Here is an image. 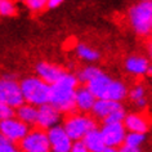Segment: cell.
<instances>
[{
    "mask_svg": "<svg viewBox=\"0 0 152 152\" xmlns=\"http://www.w3.org/2000/svg\"><path fill=\"white\" fill-rule=\"evenodd\" d=\"M125 116H126V111H125V108H120L117 110V111L112 112L110 116H107L104 120H102V123L103 124H110V123H124L125 120Z\"/></svg>",
    "mask_w": 152,
    "mask_h": 152,
    "instance_id": "cell-25",
    "label": "cell"
},
{
    "mask_svg": "<svg viewBox=\"0 0 152 152\" xmlns=\"http://www.w3.org/2000/svg\"><path fill=\"white\" fill-rule=\"evenodd\" d=\"M36 74L45 83H48L49 85H53L66 74V71L57 64L49 62H39L36 64Z\"/></svg>",
    "mask_w": 152,
    "mask_h": 152,
    "instance_id": "cell-11",
    "label": "cell"
},
{
    "mask_svg": "<svg viewBox=\"0 0 152 152\" xmlns=\"http://www.w3.org/2000/svg\"><path fill=\"white\" fill-rule=\"evenodd\" d=\"M71 152H90L88 150V147L85 146V143L83 140H75L74 144H72Z\"/></svg>",
    "mask_w": 152,
    "mask_h": 152,
    "instance_id": "cell-29",
    "label": "cell"
},
{
    "mask_svg": "<svg viewBox=\"0 0 152 152\" xmlns=\"http://www.w3.org/2000/svg\"><path fill=\"white\" fill-rule=\"evenodd\" d=\"M129 99L134 103L135 107L138 108H144L147 106V97H146V88L140 84L134 85L129 90L128 94Z\"/></svg>",
    "mask_w": 152,
    "mask_h": 152,
    "instance_id": "cell-20",
    "label": "cell"
},
{
    "mask_svg": "<svg viewBox=\"0 0 152 152\" xmlns=\"http://www.w3.org/2000/svg\"><path fill=\"white\" fill-rule=\"evenodd\" d=\"M16 116V108H13L12 106L0 102V121L10 119V117Z\"/></svg>",
    "mask_w": 152,
    "mask_h": 152,
    "instance_id": "cell-27",
    "label": "cell"
},
{
    "mask_svg": "<svg viewBox=\"0 0 152 152\" xmlns=\"http://www.w3.org/2000/svg\"><path fill=\"white\" fill-rule=\"evenodd\" d=\"M16 14V5L13 0H0V16L12 17Z\"/></svg>",
    "mask_w": 152,
    "mask_h": 152,
    "instance_id": "cell-24",
    "label": "cell"
},
{
    "mask_svg": "<svg viewBox=\"0 0 152 152\" xmlns=\"http://www.w3.org/2000/svg\"><path fill=\"white\" fill-rule=\"evenodd\" d=\"M16 152H22V151H20V150H17V151H16Z\"/></svg>",
    "mask_w": 152,
    "mask_h": 152,
    "instance_id": "cell-36",
    "label": "cell"
},
{
    "mask_svg": "<svg viewBox=\"0 0 152 152\" xmlns=\"http://www.w3.org/2000/svg\"><path fill=\"white\" fill-rule=\"evenodd\" d=\"M28 132V125L25 124L23 121H21L16 116L0 121V133L13 143L21 142Z\"/></svg>",
    "mask_w": 152,
    "mask_h": 152,
    "instance_id": "cell-7",
    "label": "cell"
},
{
    "mask_svg": "<svg viewBox=\"0 0 152 152\" xmlns=\"http://www.w3.org/2000/svg\"><path fill=\"white\" fill-rule=\"evenodd\" d=\"M17 148L14 147L13 142H10L9 139H5L4 142L0 143V152H16Z\"/></svg>",
    "mask_w": 152,
    "mask_h": 152,
    "instance_id": "cell-28",
    "label": "cell"
},
{
    "mask_svg": "<svg viewBox=\"0 0 152 152\" xmlns=\"http://www.w3.org/2000/svg\"><path fill=\"white\" fill-rule=\"evenodd\" d=\"M111 81H112V79L102 71L99 75H97L96 77L92 79L89 83H86V86H88L90 92L97 97V99H103L106 97V93H107L108 88H110Z\"/></svg>",
    "mask_w": 152,
    "mask_h": 152,
    "instance_id": "cell-16",
    "label": "cell"
},
{
    "mask_svg": "<svg viewBox=\"0 0 152 152\" xmlns=\"http://www.w3.org/2000/svg\"><path fill=\"white\" fill-rule=\"evenodd\" d=\"M64 0H48V8L49 9H53V8H57L58 5H61Z\"/></svg>",
    "mask_w": 152,
    "mask_h": 152,
    "instance_id": "cell-31",
    "label": "cell"
},
{
    "mask_svg": "<svg viewBox=\"0 0 152 152\" xmlns=\"http://www.w3.org/2000/svg\"><path fill=\"white\" fill-rule=\"evenodd\" d=\"M102 72L101 68H98L96 66H86L84 68H81L80 71L77 72V79H79V81L80 83H89L92 79H94L97 75H99Z\"/></svg>",
    "mask_w": 152,
    "mask_h": 152,
    "instance_id": "cell-22",
    "label": "cell"
},
{
    "mask_svg": "<svg viewBox=\"0 0 152 152\" xmlns=\"http://www.w3.org/2000/svg\"><path fill=\"white\" fill-rule=\"evenodd\" d=\"M75 102H76V110L81 112H92L97 102V97L90 92L88 86H77L75 94Z\"/></svg>",
    "mask_w": 152,
    "mask_h": 152,
    "instance_id": "cell-13",
    "label": "cell"
},
{
    "mask_svg": "<svg viewBox=\"0 0 152 152\" xmlns=\"http://www.w3.org/2000/svg\"><path fill=\"white\" fill-rule=\"evenodd\" d=\"M119 152H140L139 148L137 147H132V146H128V144H123V146L119 147Z\"/></svg>",
    "mask_w": 152,
    "mask_h": 152,
    "instance_id": "cell-30",
    "label": "cell"
},
{
    "mask_svg": "<svg viewBox=\"0 0 152 152\" xmlns=\"http://www.w3.org/2000/svg\"><path fill=\"white\" fill-rule=\"evenodd\" d=\"M124 125L128 132H135V133L146 134L148 129H150V120L143 113L130 112V113H126V116H125Z\"/></svg>",
    "mask_w": 152,
    "mask_h": 152,
    "instance_id": "cell-14",
    "label": "cell"
},
{
    "mask_svg": "<svg viewBox=\"0 0 152 152\" xmlns=\"http://www.w3.org/2000/svg\"><path fill=\"white\" fill-rule=\"evenodd\" d=\"M0 102H4L12 106L13 108H17L21 104H23L25 98L22 94L20 83L9 76L0 79Z\"/></svg>",
    "mask_w": 152,
    "mask_h": 152,
    "instance_id": "cell-5",
    "label": "cell"
},
{
    "mask_svg": "<svg viewBox=\"0 0 152 152\" xmlns=\"http://www.w3.org/2000/svg\"><path fill=\"white\" fill-rule=\"evenodd\" d=\"M129 94V89L128 86L120 80H115L112 79L110 88L106 93V97L103 99H112V101H117V102H123Z\"/></svg>",
    "mask_w": 152,
    "mask_h": 152,
    "instance_id": "cell-19",
    "label": "cell"
},
{
    "mask_svg": "<svg viewBox=\"0 0 152 152\" xmlns=\"http://www.w3.org/2000/svg\"><path fill=\"white\" fill-rule=\"evenodd\" d=\"M147 52L148 56H150V59H152V43H150V45L147 47Z\"/></svg>",
    "mask_w": 152,
    "mask_h": 152,
    "instance_id": "cell-33",
    "label": "cell"
},
{
    "mask_svg": "<svg viewBox=\"0 0 152 152\" xmlns=\"http://www.w3.org/2000/svg\"><path fill=\"white\" fill-rule=\"evenodd\" d=\"M101 133L103 135L106 146L119 148L124 144L128 130L125 128L124 123H110L103 124V126L101 128Z\"/></svg>",
    "mask_w": 152,
    "mask_h": 152,
    "instance_id": "cell-9",
    "label": "cell"
},
{
    "mask_svg": "<svg viewBox=\"0 0 152 152\" xmlns=\"http://www.w3.org/2000/svg\"><path fill=\"white\" fill-rule=\"evenodd\" d=\"M37 115H39V107L31 103L25 102L23 104L16 108V117H18L21 121H23L27 125H36Z\"/></svg>",
    "mask_w": 152,
    "mask_h": 152,
    "instance_id": "cell-18",
    "label": "cell"
},
{
    "mask_svg": "<svg viewBox=\"0 0 152 152\" xmlns=\"http://www.w3.org/2000/svg\"><path fill=\"white\" fill-rule=\"evenodd\" d=\"M150 37H151V43H152V32H151V35H150Z\"/></svg>",
    "mask_w": 152,
    "mask_h": 152,
    "instance_id": "cell-35",
    "label": "cell"
},
{
    "mask_svg": "<svg viewBox=\"0 0 152 152\" xmlns=\"http://www.w3.org/2000/svg\"><path fill=\"white\" fill-rule=\"evenodd\" d=\"M150 1H152V0H150Z\"/></svg>",
    "mask_w": 152,
    "mask_h": 152,
    "instance_id": "cell-37",
    "label": "cell"
},
{
    "mask_svg": "<svg viewBox=\"0 0 152 152\" xmlns=\"http://www.w3.org/2000/svg\"><path fill=\"white\" fill-rule=\"evenodd\" d=\"M128 21L138 36L146 37L152 32V1L139 0L128 9Z\"/></svg>",
    "mask_w": 152,
    "mask_h": 152,
    "instance_id": "cell-2",
    "label": "cell"
},
{
    "mask_svg": "<svg viewBox=\"0 0 152 152\" xmlns=\"http://www.w3.org/2000/svg\"><path fill=\"white\" fill-rule=\"evenodd\" d=\"M77 76L66 72L56 84L50 85V103L62 113H72L76 110L75 94L79 86Z\"/></svg>",
    "mask_w": 152,
    "mask_h": 152,
    "instance_id": "cell-1",
    "label": "cell"
},
{
    "mask_svg": "<svg viewBox=\"0 0 152 152\" xmlns=\"http://www.w3.org/2000/svg\"><path fill=\"white\" fill-rule=\"evenodd\" d=\"M22 152H49L50 143H49L48 133L45 129L37 126V129L30 130L26 137L20 142Z\"/></svg>",
    "mask_w": 152,
    "mask_h": 152,
    "instance_id": "cell-6",
    "label": "cell"
},
{
    "mask_svg": "<svg viewBox=\"0 0 152 152\" xmlns=\"http://www.w3.org/2000/svg\"><path fill=\"white\" fill-rule=\"evenodd\" d=\"M56 106L52 103H47L39 107V115H37V123L36 125L41 129H50L56 125H59V121L62 119V115Z\"/></svg>",
    "mask_w": 152,
    "mask_h": 152,
    "instance_id": "cell-10",
    "label": "cell"
},
{
    "mask_svg": "<svg viewBox=\"0 0 152 152\" xmlns=\"http://www.w3.org/2000/svg\"><path fill=\"white\" fill-rule=\"evenodd\" d=\"M85 143V146L88 147L90 152H103L106 150V142L103 139V135L101 133V129H93L86 134L84 138L81 139Z\"/></svg>",
    "mask_w": 152,
    "mask_h": 152,
    "instance_id": "cell-17",
    "label": "cell"
},
{
    "mask_svg": "<svg viewBox=\"0 0 152 152\" xmlns=\"http://www.w3.org/2000/svg\"><path fill=\"white\" fill-rule=\"evenodd\" d=\"M124 106L121 102L112 101V99H97L96 104L92 110V113L94 117L99 120H104L107 116H110L112 112L123 108Z\"/></svg>",
    "mask_w": 152,
    "mask_h": 152,
    "instance_id": "cell-15",
    "label": "cell"
},
{
    "mask_svg": "<svg viewBox=\"0 0 152 152\" xmlns=\"http://www.w3.org/2000/svg\"><path fill=\"white\" fill-rule=\"evenodd\" d=\"M144 140H146V134H143V133L128 132L126 137H125V142H124V144H128V146L139 148V147L143 144Z\"/></svg>",
    "mask_w": 152,
    "mask_h": 152,
    "instance_id": "cell-23",
    "label": "cell"
},
{
    "mask_svg": "<svg viewBox=\"0 0 152 152\" xmlns=\"http://www.w3.org/2000/svg\"><path fill=\"white\" fill-rule=\"evenodd\" d=\"M103 152H119V148L117 147H106V150Z\"/></svg>",
    "mask_w": 152,
    "mask_h": 152,
    "instance_id": "cell-32",
    "label": "cell"
},
{
    "mask_svg": "<svg viewBox=\"0 0 152 152\" xmlns=\"http://www.w3.org/2000/svg\"><path fill=\"white\" fill-rule=\"evenodd\" d=\"M63 128L66 129L67 134L74 140H81L90 130L97 128V121L94 117L83 115V113H68L67 119L64 120Z\"/></svg>",
    "mask_w": 152,
    "mask_h": 152,
    "instance_id": "cell-4",
    "label": "cell"
},
{
    "mask_svg": "<svg viewBox=\"0 0 152 152\" xmlns=\"http://www.w3.org/2000/svg\"><path fill=\"white\" fill-rule=\"evenodd\" d=\"M76 54L79 58L88 61V62H96L99 59V52H97L96 49L88 47L85 44H77L76 45Z\"/></svg>",
    "mask_w": 152,
    "mask_h": 152,
    "instance_id": "cell-21",
    "label": "cell"
},
{
    "mask_svg": "<svg viewBox=\"0 0 152 152\" xmlns=\"http://www.w3.org/2000/svg\"><path fill=\"white\" fill-rule=\"evenodd\" d=\"M147 75H148V76H151V77H152V64L150 66V68H148V71H147Z\"/></svg>",
    "mask_w": 152,
    "mask_h": 152,
    "instance_id": "cell-34",
    "label": "cell"
},
{
    "mask_svg": "<svg viewBox=\"0 0 152 152\" xmlns=\"http://www.w3.org/2000/svg\"><path fill=\"white\" fill-rule=\"evenodd\" d=\"M23 3L32 12H40L44 8H48V0H23Z\"/></svg>",
    "mask_w": 152,
    "mask_h": 152,
    "instance_id": "cell-26",
    "label": "cell"
},
{
    "mask_svg": "<svg viewBox=\"0 0 152 152\" xmlns=\"http://www.w3.org/2000/svg\"><path fill=\"white\" fill-rule=\"evenodd\" d=\"M150 66H151L150 59L143 56H138V54L129 56L124 62V67L128 74L137 76V77L147 75V71L150 68Z\"/></svg>",
    "mask_w": 152,
    "mask_h": 152,
    "instance_id": "cell-12",
    "label": "cell"
},
{
    "mask_svg": "<svg viewBox=\"0 0 152 152\" xmlns=\"http://www.w3.org/2000/svg\"><path fill=\"white\" fill-rule=\"evenodd\" d=\"M52 152H71L74 140L67 134L66 129L61 125H56L47 130Z\"/></svg>",
    "mask_w": 152,
    "mask_h": 152,
    "instance_id": "cell-8",
    "label": "cell"
},
{
    "mask_svg": "<svg viewBox=\"0 0 152 152\" xmlns=\"http://www.w3.org/2000/svg\"><path fill=\"white\" fill-rule=\"evenodd\" d=\"M20 84L26 103H31L37 107L50 103V85L39 76L25 77Z\"/></svg>",
    "mask_w": 152,
    "mask_h": 152,
    "instance_id": "cell-3",
    "label": "cell"
}]
</instances>
